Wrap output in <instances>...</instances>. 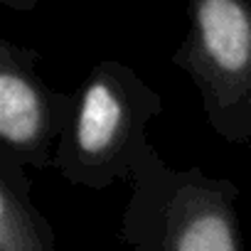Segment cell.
Returning <instances> with one entry per match:
<instances>
[{
	"instance_id": "1",
	"label": "cell",
	"mask_w": 251,
	"mask_h": 251,
	"mask_svg": "<svg viewBox=\"0 0 251 251\" xmlns=\"http://www.w3.org/2000/svg\"><path fill=\"white\" fill-rule=\"evenodd\" d=\"M128 185L118 239L131 251H244L231 180L173 170L148 146Z\"/></svg>"
},
{
	"instance_id": "2",
	"label": "cell",
	"mask_w": 251,
	"mask_h": 251,
	"mask_svg": "<svg viewBox=\"0 0 251 251\" xmlns=\"http://www.w3.org/2000/svg\"><path fill=\"white\" fill-rule=\"evenodd\" d=\"M54 151L52 168L76 187L106 190L131 182L143 151L146 126L163 111L153 91L131 67L101 62L76 94Z\"/></svg>"
},
{
	"instance_id": "3",
	"label": "cell",
	"mask_w": 251,
	"mask_h": 251,
	"mask_svg": "<svg viewBox=\"0 0 251 251\" xmlns=\"http://www.w3.org/2000/svg\"><path fill=\"white\" fill-rule=\"evenodd\" d=\"M175 62L200 89L212 131L226 143H251V5L195 0L192 32Z\"/></svg>"
},
{
	"instance_id": "4",
	"label": "cell",
	"mask_w": 251,
	"mask_h": 251,
	"mask_svg": "<svg viewBox=\"0 0 251 251\" xmlns=\"http://www.w3.org/2000/svg\"><path fill=\"white\" fill-rule=\"evenodd\" d=\"M72 101V94L52 91L37 74V52L0 42V158L50 168Z\"/></svg>"
},
{
	"instance_id": "5",
	"label": "cell",
	"mask_w": 251,
	"mask_h": 251,
	"mask_svg": "<svg viewBox=\"0 0 251 251\" xmlns=\"http://www.w3.org/2000/svg\"><path fill=\"white\" fill-rule=\"evenodd\" d=\"M30 195L25 168L0 158V251H57V234Z\"/></svg>"
},
{
	"instance_id": "6",
	"label": "cell",
	"mask_w": 251,
	"mask_h": 251,
	"mask_svg": "<svg viewBox=\"0 0 251 251\" xmlns=\"http://www.w3.org/2000/svg\"><path fill=\"white\" fill-rule=\"evenodd\" d=\"M3 3L10 5V8H15V10H30L35 5V0H3Z\"/></svg>"
}]
</instances>
